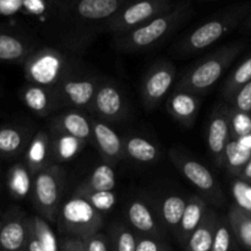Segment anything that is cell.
Listing matches in <instances>:
<instances>
[{
  "label": "cell",
  "instance_id": "cell-1",
  "mask_svg": "<svg viewBox=\"0 0 251 251\" xmlns=\"http://www.w3.org/2000/svg\"><path fill=\"white\" fill-rule=\"evenodd\" d=\"M129 0H81L60 1L51 28L61 50L81 54L104 32L105 22L117 14Z\"/></svg>",
  "mask_w": 251,
  "mask_h": 251
},
{
  "label": "cell",
  "instance_id": "cell-13",
  "mask_svg": "<svg viewBox=\"0 0 251 251\" xmlns=\"http://www.w3.org/2000/svg\"><path fill=\"white\" fill-rule=\"evenodd\" d=\"M232 140L230 135V108L218 104L211 114L207 125V147L216 167H223L226 147Z\"/></svg>",
  "mask_w": 251,
  "mask_h": 251
},
{
  "label": "cell",
  "instance_id": "cell-41",
  "mask_svg": "<svg viewBox=\"0 0 251 251\" xmlns=\"http://www.w3.org/2000/svg\"><path fill=\"white\" fill-rule=\"evenodd\" d=\"M135 251H173L162 239L152 237L136 235V250Z\"/></svg>",
  "mask_w": 251,
  "mask_h": 251
},
{
  "label": "cell",
  "instance_id": "cell-48",
  "mask_svg": "<svg viewBox=\"0 0 251 251\" xmlns=\"http://www.w3.org/2000/svg\"><path fill=\"white\" fill-rule=\"evenodd\" d=\"M242 27L245 32H251V11L249 12V15L245 17L244 21H243Z\"/></svg>",
  "mask_w": 251,
  "mask_h": 251
},
{
  "label": "cell",
  "instance_id": "cell-24",
  "mask_svg": "<svg viewBox=\"0 0 251 251\" xmlns=\"http://www.w3.org/2000/svg\"><path fill=\"white\" fill-rule=\"evenodd\" d=\"M186 201H188V198L185 196H181L179 194H171L162 199L158 208L156 210L161 225L174 237L180 226L181 218H183L184 211L186 207Z\"/></svg>",
  "mask_w": 251,
  "mask_h": 251
},
{
  "label": "cell",
  "instance_id": "cell-37",
  "mask_svg": "<svg viewBox=\"0 0 251 251\" xmlns=\"http://www.w3.org/2000/svg\"><path fill=\"white\" fill-rule=\"evenodd\" d=\"M74 195L81 196L85 199L93 208L100 213L109 212L114 205L117 203V194L114 191H103V193H82V194H74Z\"/></svg>",
  "mask_w": 251,
  "mask_h": 251
},
{
  "label": "cell",
  "instance_id": "cell-6",
  "mask_svg": "<svg viewBox=\"0 0 251 251\" xmlns=\"http://www.w3.org/2000/svg\"><path fill=\"white\" fill-rule=\"evenodd\" d=\"M56 226L64 237L85 240L100 232L103 226V215L85 199L73 194L71 198L61 203Z\"/></svg>",
  "mask_w": 251,
  "mask_h": 251
},
{
  "label": "cell",
  "instance_id": "cell-39",
  "mask_svg": "<svg viewBox=\"0 0 251 251\" xmlns=\"http://www.w3.org/2000/svg\"><path fill=\"white\" fill-rule=\"evenodd\" d=\"M251 134L250 114L237 112L230 108V135L232 140H238Z\"/></svg>",
  "mask_w": 251,
  "mask_h": 251
},
{
  "label": "cell",
  "instance_id": "cell-19",
  "mask_svg": "<svg viewBox=\"0 0 251 251\" xmlns=\"http://www.w3.org/2000/svg\"><path fill=\"white\" fill-rule=\"evenodd\" d=\"M200 107L201 98L185 91L174 90L166 102L168 114L185 127H190L195 124Z\"/></svg>",
  "mask_w": 251,
  "mask_h": 251
},
{
  "label": "cell",
  "instance_id": "cell-10",
  "mask_svg": "<svg viewBox=\"0 0 251 251\" xmlns=\"http://www.w3.org/2000/svg\"><path fill=\"white\" fill-rule=\"evenodd\" d=\"M176 69L171 60L161 59L149 68L141 81L140 96L142 105L152 110L161 104L176 85Z\"/></svg>",
  "mask_w": 251,
  "mask_h": 251
},
{
  "label": "cell",
  "instance_id": "cell-20",
  "mask_svg": "<svg viewBox=\"0 0 251 251\" xmlns=\"http://www.w3.org/2000/svg\"><path fill=\"white\" fill-rule=\"evenodd\" d=\"M37 49L28 37L6 29H0V63L21 64Z\"/></svg>",
  "mask_w": 251,
  "mask_h": 251
},
{
  "label": "cell",
  "instance_id": "cell-45",
  "mask_svg": "<svg viewBox=\"0 0 251 251\" xmlns=\"http://www.w3.org/2000/svg\"><path fill=\"white\" fill-rule=\"evenodd\" d=\"M26 251H43L41 244H39L38 239H37L36 234H34L33 229H32L31 225H29V220H28V234H27Z\"/></svg>",
  "mask_w": 251,
  "mask_h": 251
},
{
  "label": "cell",
  "instance_id": "cell-34",
  "mask_svg": "<svg viewBox=\"0 0 251 251\" xmlns=\"http://www.w3.org/2000/svg\"><path fill=\"white\" fill-rule=\"evenodd\" d=\"M28 220L43 251H59V240L51 226L38 215L28 216Z\"/></svg>",
  "mask_w": 251,
  "mask_h": 251
},
{
  "label": "cell",
  "instance_id": "cell-42",
  "mask_svg": "<svg viewBox=\"0 0 251 251\" xmlns=\"http://www.w3.org/2000/svg\"><path fill=\"white\" fill-rule=\"evenodd\" d=\"M82 242L86 251H110L108 237L100 232L91 235Z\"/></svg>",
  "mask_w": 251,
  "mask_h": 251
},
{
  "label": "cell",
  "instance_id": "cell-44",
  "mask_svg": "<svg viewBox=\"0 0 251 251\" xmlns=\"http://www.w3.org/2000/svg\"><path fill=\"white\" fill-rule=\"evenodd\" d=\"M59 251H86L83 242L75 238L63 237L59 242Z\"/></svg>",
  "mask_w": 251,
  "mask_h": 251
},
{
  "label": "cell",
  "instance_id": "cell-12",
  "mask_svg": "<svg viewBox=\"0 0 251 251\" xmlns=\"http://www.w3.org/2000/svg\"><path fill=\"white\" fill-rule=\"evenodd\" d=\"M90 112L95 114V118L107 124L124 120L127 113V105L122 88L114 81L103 78L92 100Z\"/></svg>",
  "mask_w": 251,
  "mask_h": 251
},
{
  "label": "cell",
  "instance_id": "cell-33",
  "mask_svg": "<svg viewBox=\"0 0 251 251\" xmlns=\"http://www.w3.org/2000/svg\"><path fill=\"white\" fill-rule=\"evenodd\" d=\"M250 158L251 151L240 146L237 140H230L226 147L223 167H226L233 176H237Z\"/></svg>",
  "mask_w": 251,
  "mask_h": 251
},
{
  "label": "cell",
  "instance_id": "cell-5",
  "mask_svg": "<svg viewBox=\"0 0 251 251\" xmlns=\"http://www.w3.org/2000/svg\"><path fill=\"white\" fill-rule=\"evenodd\" d=\"M22 71L27 83L55 88L76 70L70 54L60 48L42 47L27 56L22 63Z\"/></svg>",
  "mask_w": 251,
  "mask_h": 251
},
{
  "label": "cell",
  "instance_id": "cell-18",
  "mask_svg": "<svg viewBox=\"0 0 251 251\" xmlns=\"http://www.w3.org/2000/svg\"><path fill=\"white\" fill-rule=\"evenodd\" d=\"M49 127V130L63 132L85 142L86 145L93 144L91 118L81 110L68 109L60 113L51 119Z\"/></svg>",
  "mask_w": 251,
  "mask_h": 251
},
{
  "label": "cell",
  "instance_id": "cell-14",
  "mask_svg": "<svg viewBox=\"0 0 251 251\" xmlns=\"http://www.w3.org/2000/svg\"><path fill=\"white\" fill-rule=\"evenodd\" d=\"M28 216L11 208L0 217V251H26Z\"/></svg>",
  "mask_w": 251,
  "mask_h": 251
},
{
  "label": "cell",
  "instance_id": "cell-36",
  "mask_svg": "<svg viewBox=\"0 0 251 251\" xmlns=\"http://www.w3.org/2000/svg\"><path fill=\"white\" fill-rule=\"evenodd\" d=\"M233 238H234V234L228 222L227 216L225 217L218 216L211 251H230L233 247Z\"/></svg>",
  "mask_w": 251,
  "mask_h": 251
},
{
  "label": "cell",
  "instance_id": "cell-29",
  "mask_svg": "<svg viewBox=\"0 0 251 251\" xmlns=\"http://www.w3.org/2000/svg\"><path fill=\"white\" fill-rule=\"evenodd\" d=\"M33 176L24 162L15 163L7 172L6 185L11 198L22 200L31 194Z\"/></svg>",
  "mask_w": 251,
  "mask_h": 251
},
{
  "label": "cell",
  "instance_id": "cell-26",
  "mask_svg": "<svg viewBox=\"0 0 251 251\" xmlns=\"http://www.w3.org/2000/svg\"><path fill=\"white\" fill-rule=\"evenodd\" d=\"M123 146L125 158L136 163L150 164L159 158V149L146 137L130 135L123 139Z\"/></svg>",
  "mask_w": 251,
  "mask_h": 251
},
{
  "label": "cell",
  "instance_id": "cell-46",
  "mask_svg": "<svg viewBox=\"0 0 251 251\" xmlns=\"http://www.w3.org/2000/svg\"><path fill=\"white\" fill-rule=\"evenodd\" d=\"M235 178L251 184V158L249 159V162H248V163L243 167V169L240 171V173L238 174Z\"/></svg>",
  "mask_w": 251,
  "mask_h": 251
},
{
  "label": "cell",
  "instance_id": "cell-40",
  "mask_svg": "<svg viewBox=\"0 0 251 251\" xmlns=\"http://www.w3.org/2000/svg\"><path fill=\"white\" fill-rule=\"evenodd\" d=\"M230 103H232L230 107L232 109L245 114H251V80L238 91Z\"/></svg>",
  "mask_w": 251,
  "mask_h": 251
},
{
  "label": "cell",
  "instance_id": "cell-27",
  "mask_svg": "<svg viewBox=\"0 0 251 251\" xmlns=\"http://www.w3.org/2000/svg\"><path fill=\"white\" fill-rule=\"evenodd\" d=\"M49 137H50L51 159L54 164L71 161L86 146L85 142L75 137L53 130H49Z\"/></svg>",
  "mask_w": 251,
  "mask_h": 251
},
{
  "label": "cell",
  "instance_id": "cell-3",
  "mask_svg": "<svg viewBox=\"0 0 251 251\" xmlns=\"http://www.w3.org/2000/svg\"><path fill=\"white\" fill-rule=\"evenodd\" d=\"M251 11V2L235 4L223 9L206 20L198 27L184 34L173 47V51L180 56L198 54L234 31Z\"/></svg>",
  "mask_w": 251,
  "mask_h": 251
},
{
  "label": "cell",
  "instance_id": "cell-31",
  "mask_svg": "<svg viewBox=\"0 0 251 251\" xmlns=\"http://www.w3.org/2000/svg\"><path fill=\"white\" fill-rule=\"evenodd\" d=\"M110 251H135L136 250V234L124 222H113L108 229Z\"/></svg>",
  "mask_w": 251,
  "mask_h": 251
},
{
  "label": "cell",
  "instance_id": "cell-38",
  "mask_svg": "<svg viewBox=\"0 0 251 251\" xmlns=\"http://www.w3.org/2000/svg\"><path fill=\"white\" fill-rule=\"evenodd\" d=\"M232 195L234 205L251 215V184L235 178L232 183Z\"/></svg>",
  "mask_w": 251,
  "mask_h": 251
},
{
  "label": "cell",
  "instance_id": "cell-7",
  "mask_svg": "<svg viewBox=\"0 0 251 251\" xmlns=\"http://www.w3.org/2000/svg\"><path fill=\"white\" fill-rule=\"evenodd\" d=\"M65 171L59 164H51L33 176L31 199L38 216L47 222L56 223L59 208L61 206Z\"/></svg>",
  "mask_w": 251,
  "mask_h": 251
},
{
  "label": "cell",
  "instance_id": "cell-4",
  "mask_svg": "<svg viewBox=\"0 0 251 251\" xmlns=\"http://www.w3.org/2000/svg\"><path fill=\"white\" fill-rule=\"evenodd\" d=\"M244 47L243 42H234L212 51L183 74L181 77L176 81L174 90L185 91L199 97L206 95L220 81Z\"/></svg>",
  "mask_w": 251,
  "mask_h": 251
},
{
  "label": "cell",
  "instance_id": "cell-16",
  "mask_svg": "<svg viewBox=\"0 0 251 251\" xmlns=\"http://www.w3.org/2000/svg\"><path fill=\"white\" fill-rule=\"evenodd\" d=\"M91 127H92L93 145L97 147L103 163L117 166L124 158V146L123 139L118 132L107 123L91 118Z\"/></svg>",
  "mask_w": 251,
  "mask_h": 251
},
{
  "label": "cell",
  "instance_id": "cell-23",
  "mask_svg": "<svg viewBox=\"0 0 251 251\" xmlns=\"http://www.w3.org/2000/svg\"><path fill=\"white\" fill-rule=\"evenodd\" d=\"M32 135L26 127L17 125L0 126V156L15 158L26 151Z\"/></svg>",
  "mask_w": 251,
  "mask_h": 251
},
{
  "label": "cell",
  "instance_id": "cell-32",
  "mask_svg": "<svg viewBox=\"0 0 251 251\" xmlns=\"http://www.w3.org/2000/svg\"><path fill=\"white\" fill-rule=\"evenodd\" d=\"M251 80V54L245 60H243L226 80L222 87V97L230 102L238 91Z\"/></svg>",
  "mask_w": 251,
  "mask_h": 251
},
{
  "label": "cell",
  "instance_id": "cell-35",
  "mask_svg": "<svg viewBox=\"0 0 251 251\" xmlns=\"http://www.w3.org/2000/svg\"><path fill=\"white\" fill-rule=\"evenodd\" d=\"M60 1H43V0H24L21 14L34 19L49 20V24H53L59 10Z\"/></svg>",
  "mask_w": 251,
  "mask_h": 251
},
{
  "label": "cell",
  "instance_id": "cell-21",
  "mask_svg": "<svg viewBox=\"0 0 251 251\" xmlns=\"http://www.w3.org/2000/svg\"><path fill=\"white\" fill-rule=\"evenodd\" d=\"M24 163L26 164L32 176L54 164L53 159H51L50 137H49L48 131L39 130L32 136L31 141L25 151Z\"/></svg>",
  "mask_w": 251,
  "mask_h": 251
},
{
  "label": "cell",
  "instance_id": "cell-9",
  "mask_svg": "<svg viewBox=\"0 0 251 251\" xmlns=\"http://www.w3.org/2000/svg\"><path fill=\"white\" fill-rule=\"evenodd\" d=\"M169 158L181 176L200 191L206 202L213 206H221L225 202L222 189L207 167L174 149L169 150Z\"/></svg>",
  "mask_w": 251,
  "mask_h": 251
},
{
  "label": "cell",
  "instance_id": "cell-2",
  "mask_svg": "<svg viewBox=\"0 0 251 251\" xmlns=\"http://www.w3.org/2000/svg\"><path fill=\"white\" fill-rule=\"evenodd\" d=\"M195 14L193 2L180 1L176 7L130 33L113 38L115 49L123 53H145L153 50L174 34Z\"/></svg>",
  "mask_w": 251,
  "mask_h": 251
},
{
  "label": "cell",
  "instance_id": "cell-22",
  "mask_svg": "<svg viewBox=\"0 0 251 251\" xmlns=\"http://www.w3.org/2000/svg\"><path fill=\"white\" fill-rule=\"evenodd\" d=\"M210 208L208 203L201 196L193 195L189 196L186 201V207L181 218L180 226L178 228L176 238L181 245H185L190 235L196 230V228L201 225L206 212Z\"/></svg>",
  "mask_w": 251,
  "mask_h": 251
},
{
  "label": "cell",
  "instance_id": "cell-8",
  "mask_svg": "<svg viewBox=\"0 0 251 251\" xmlns=\"http://www.w3.org/2000/svg\"><path fill=\"white\" fill-rule=\"evenodd\" d=\"M178 2L171 0H144L125 5L105 22L104 32L114 37L130 33L156 17L171 11Z\"/></svg>",
  "mask_w": 251,
  "mask_h": 251
},
{
  "label": "cell",
  "instance_id": "cell-25",
  "mask_svg": "<svg viewBox=\"0 0 251 251\" xmlns=\"http://www.w3.org/2000/svg\"><path fill=\"white\" fill-rule=\"evenodd\" d=\"M115 186H117V173L114 168L110 164L102 163L96 167L92 173L78 184L74 194L114 191Z\"/></svg>",
  "mask_w": 251,
  "mask_h": 251
},
{
  "label": "cell",
  "instance_id": "cell-15",
  "mask_svg": "<svg viewBox=\"0 0 251 251\" xmlns=\"http://www.w3.org/2000/svg\"><path fill=\"white\" fill-rule=\"evenodd\" d=\"M127 226L136 235L163 238V226L157 211L144 199H132L126 208Z\"/></svg>",
  "mask_w": 251,
  "mask_h": 251
},
{
  "label": "cell",
  "instance_id": "cell-30",
  "mask_svg": "<svg viewBox=\"0 0 251 251\" xmlns=\"http://www.w3.org/2000/svg\"><path fill=\"white\" fill-rule=\"evenodd\" d=\"M227 218L235 239L243 248L251 251V215L233 205L228 211Z\"/></svg>",
  "mask_w": 251,
  "mask_h": 251
},
{
  "label": "cell",
  "instance_id": "cell-28",
  "mask_svg": "<svg viewBox=\"0 0 251 251\" xmlns=\"http://www.w3.org/2000/svg\"><path fill=\"white\" fill-rule=\"evenodd\" d=\"M218 215L208 208L201 225L196 228L195 232L190 235L188 242L184 245L185 251H211L212 250L213 235H215L216 223Z\"/></svg>",
  "mask_w": 251,
  "mask_h": 251
},
{
  "label": "cell",
  "instance_id": "cell-17",
  "mask_svg": "<svg viewBox=\"0 0 251 251\" xmlns=\"http://www.w3.org/2000/svg\"><path fill=\"white\" fill-rule=\"evenodd\" d=\"M20 98L24 104L37 117L46 118L63 109L60 100L54 88L27 83L20 91Z\"/></svg>",
  "mask_w": 251,
  "mask_h": 251
},
{
  "label": "cell",
  "instance_id": "cell-47",
  "mask_svg": "<svg viewBox=\"0 0 251 251\" xmlns=\"http://www.w3.org/2000/svg\"><path fill=\"white\" fill-rule=\"evenodd\" d=\"M238 144L240 145L242 147H244V149L249 150V151H251V134L247 135V136H243L240 137V139L237 140Z\"/></svg>",
  "mask_w": 251,
  "mask_h": 251
},
{
  "label": "cell",
  "instance_id": "cell-43",
  "mask_svg": "<svg viewBox=\"0 0 251 251\" xmlns=\"http://www.w3.org/2000/svg\"><path fill=\"white\" fill-rule=\"evenodd\" d=\"M24 0H0V16H14L21 14Z\"/></svg>",
  "mask_w": 251,
  "mask_h": 251
},
{
  "label": "cell",
  "instance_id": "cell-11",
  "mask_svg": "<svg viewBox=\"0 0 251 251\" xmlns=\"http://www.w3.org/2000/svg\"><path fill=\"white\" fill-rule=\"evenodd\" d=\"M103 77L97 75H78L74 73L64 78L54 90L63 108L75 110H88Z\"/></svg>",
  "mask_w": 251,
  "mask_h": 251
}]
</instances>
